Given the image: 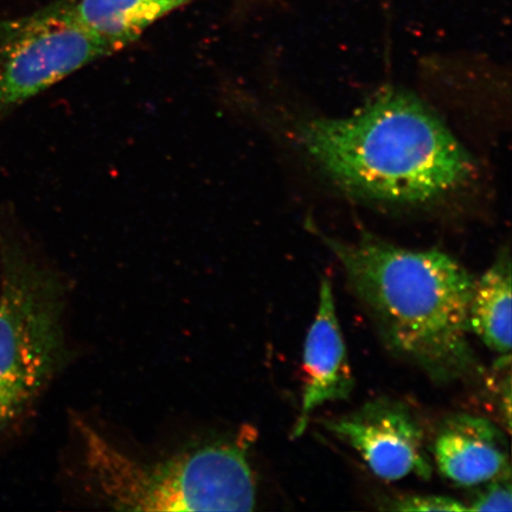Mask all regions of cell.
I'll list each match as a JSON object with an SVG mask.
<instances>
[{"label":"cell","instance_id":"1","mask_svg":"<svg viewBox=\"0 0 512 512\" xmlns=\"http://www.w3.org/2000/svg\"><path fill=\"white\" fill-rule=\"evenodd\" d=\"M317 235L392 354L437 383L483 375L469 339L476 279L460 262L439 249L411 251L368 233L354 241Z\"/></svg>","mask_w":512,"mask_h":512},{"label":"cell","instance_id":"2","mask_svg":"<svg viewBox=\"0 0 512 512\" xmlns=\"http://www.w3.org/2000/svg\"><path fill=\"white\" fill-rule=\"evenodd\" d=\"M293 136L320 170L349 194L426 204L465 187L475 164L438 115L400 89H387L347 118H304Z\"/></svg>","mask_w":512,"mask_h":512},{"label":"cell","instance_id":"3","mask_svg":"<svg viewBox=\"0 0 512 512\" xmlns=\"http://www.w3.org/2000/svg\"><path fill=\"white\" fill-rule=\"evenodd\" d=\"M89 482L125 511H252L256 480L247 445L215 441L159 462H140L75 420Z\"/></svg>","mask_w":512,"mask_h":512},{"label":"cell","instance_id":"4","mask_svg":"<svg viewBox=\"0 0 512 512\" xmlns=\"http://www.w3.org/2000/svg\"><path fill=\"white\" fill-rule=\"evenodd\" d=\"M66 285L16 232H0V439L67 361Z\"/></svg>","mask_w":512,"mask_h":512},{"label":"cell","instance_id":"5","mask_svg":"<svg viewBox=\"0 0 512 512\" xmlns=\"http://www.w3.org/2000/svg\"><path fill=\"white\" fill-rule=\"evenodd\" d=\"M112 50L76 19L68 0L0 27V117Z\"/></svg>","mask_w":512,"mask_h":512},{"label":"cell","instance_id":"6","mask_svg":"<svg viewBox=\"0 0 512 512\" xmlns=\"http://www.w3.org/2000/svg\"><path fill=\"white\" fill-rule=\"evenodd\" d=\"M326 431L360 454L371 472L386 482L409 476L431 479L424 427L405 402L368 401L356 411L323 421Z\"/></svg>","mask_w":512,"mask_h":512},{"label":"cell","instance_id":"7","mask_svg":"<svg viewBox=\"0 0 512 512\" xmlns=\"http://www.w3.org/2000/svg\"><path fill=\"white\" fill-rule=\"evenodd\" d=\"M304 375L302 407L293 426V439L302 437L318 407L349 399L355 388L334 291L328 279L320 284L317 315L306 337Z\"/></svg>","mask_w":512,"mask_h":512},{"label":"cell","instance_id":"8","mask_svg":"<svg viewBox=\"0 0 512 512\" xmlns=\"http://www.w3.org/2000/svg\"><path fill=\"white\" fill-rule=\"evenodd\" d=\"M428 452L441 476L463 488L511 473L508 439L501 428L483 416L467 413L446 416Z\"/></svg>","mask_w":512,"mask_h":512},{"label":"cell","instance_id":"9","mask_svg":"<svg viewBox=\"0 0 512 512\" xmlns=\"http://www.w3.org/2000/svg\"><path fill=\"white\" fill-rule=\"evenodd\" d=\"M78 21L115 54L195 0H68Z\"/></svg>","mask_w":512,"mask_h":512},{"label":"cell","instance_id":"10","mask_svg":"<svg viewBox=\"0 0 512 512\" xmlns=\"http://www.w3.org/2000/svg\"><path fill=\"white\" fill-rule=\"evenodd\" d=\"M471 332L498 355L511 351V261L502 252L488 271L476 280L469 310Z\"/></svg>","mask_w":512,"mask_h":512},{"label":"cell","instance_id":"11","mask_svg":"<svg viewBox=\"0 0 512 512\" xmlns=\"http://www.w3.org/2000/svg\"><path fill=\"white\" fill-rule=\"evenodd\" d=\"M479 486L480 488L469 502L470 505H466L467 511L510 512L512 510L511 473Z\"/></svg>","mask_w":512,"mask_h":512},{"label":"cell","instance_id":"12","mask_svg":"<svg viewBox=\"0 0 512 512\" xmlns=\"http://www.w3.org/2000/svg\"><path fill=\"white\" fill-rule=\"evenodd\" d=\"M386 505L394 511H467L466 504L443 496H402L389 499Z\"/></svg>","mask_w":512,"mask_h":512}]
</instances>
